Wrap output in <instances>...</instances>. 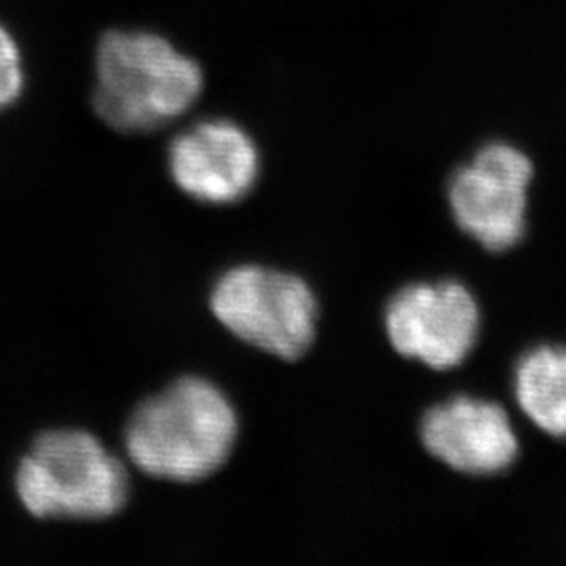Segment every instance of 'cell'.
Returning a JSON list of instances; mask_svg holds the SVG:
<instances>
[{
  "mask_svg": "<svg viewBox=\"0 0 566 566\" xmlns=\"http://www.w3.org/2000/svg\"><path fill=\"white\" fill-rule=\"evenodd\" d=\"M23 88L21 55L13 36L0 25V109L18 102Z\"/></svg>",
  "mask_w": 566,
  "mask_h": 566,
  "instance_id": "30bf717a",
  "label": "cell"
},
{
  "mask_svg": "<svg viewBox=\"0 0 566 566\" xmlns=\"http://www.w3.org/2000/svg\"><path fill=\"white\" fill-rule=\"evenodd\" d=\"M210 311L243 344L296 361L317 338L319 304L303 277L261 264L233 266L210 292Z\"/></svg>",
  "mask_w": 566,
  "mask_h": 566,
  "instance_id": "277c9868",
  "label": "cell"
},
{
  "mask_svg": "<svg viewBox=\"0 0 566 566\" xmlns=\"http://www.w3.org/2000/svg\"><path fill=\"white\" fill-rule=\"evenodd\" d=\"M200 65L147 32H107L97 49L93 105L122 133H149L181 118L200 99Z\"/></svg>",
  "mask_w": 566,
  "mask_h": 566,
  "instance_id": "7a4b0ae2",
  "label": "cell"
},
{
  "mask_svg": "<svg viewBox=\"0 0 566 566\" xmlns=\"http://www.w3.org/2000/svg\"><path fill=\"white\" fill-rule=\"evenodd\" d=\"M521 416L552 441H566V344L526 348L512 369Z\"/></svg>",
  "mask_w": 566,
  "mask_h": 566,
  "instance_id": "9c48e42d",
  "label": "cell"
},
{
  "mask_svg": "<svg viewBox=\"0 0 566 566\" xmlns=\"http://www.w3.org/2000/svg\"><path fill=\"white\" fill-rule=\"evenodd\" d=\"M240 437V418L223 390L203 378H181L143 401L124 428L126 458L143 474L198 483L219 472Z\"/></svg>",
  "mask_w": 566,
  "mask_h": 566,
  "instance_id": "6da1fadb",
  "label": "cell"
},
{
  "mask_svg": "<svg viewBox=\"0 0 566 566\" xmlns=\"http://www.w3.org/2000/svg\"><path fill=\"white\" fill-rule=\"evenodd\" d=\"M15 491L36 518L103 521L128 502L126 465L84 430H53L21 460Z\"/></svg>",
  "mask_w": 566,
  "mask_h": 566,
  "instance_id": "3957f363",
  "label": "cell"
},
{
  "mask_svg": "<svg viewBox=\"0 0 566 566\" xmlns=\"http://www.w3.org/2000/svg\"><path fill=\"white\" fill-rule=\"evenodd\" d=\"M175 185L196 202L227 206L252 193L261 177V154L242 126L206 120L181 133L168 149Z\"/></svg>",
  "mask_w": 566,
  "mask_h": 566,
  "instance_id": "ba28073f",
  "label": "cell"
},
{
  "mask_svg": "<svg viewBox=\"0 0 566 566\" xmlns=\"http://www.w3.org/2000/svg\"><path fill=\"white\" fill-rule=\"evenodd\" d=\"M533 158L516 143L489 142L458 166L447 182V206L455 227L486 254L523 245L531 229Z\"/></svg>",
  "mask_w": 566,
  "mask_h": 566,
  "instance_id": "5b68a950",
  "label": "cell"
},
{
  "mask_svg": "<svg viewBox=\"0 0 566 566\" xmlns=\"http://www.w3.org/2000/svg\"><path fill=\"white\" fill-rule=\"evenodd\" d=\"M420 441L430 458L468 479L506 474L523 453L506 407L472 395L432 405L422 416Z\"/></svg>",
  "mask_w": 566,
  "mask_h": 566,
  "instance_id": "52a82bcc",
  "label": "cell"
},
{
  "mask_svg": "<svg viewBox=\"0 0 566 566\" xmlns=\"http://www.w3.org/2000/svg\"><path fill=\"white\" fill-rule=\"evenodd\" d=\"M481 325V304L458 280L409 283L386 304V338L395 353L432 371L464 365L479 344Z\"/></svg>",
  "mask_w": 566,
  "mask_h": 566,
  "instance_id": "8992f818",
  "label": "cell"
}]
</instances>
